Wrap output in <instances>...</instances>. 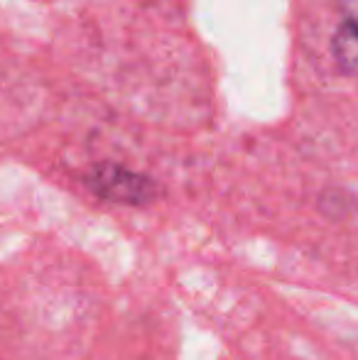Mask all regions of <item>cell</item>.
<instances>
[{
  "instance_id": "3957f363",
  "label": "cell",
  "mask_w": 358,
  "mask_h": 360,
  "mask_svg": "<svg viewBox=\"0 0 358 360\" xmlns=\"http://www.w3.org/2000/svg\"><path fill=\"white\" fill-rule=\"evenodd\" d=\"M339 5V13L344 18V27H351L358 32V0H336Z\"/></svg>"
},
{
  "instance_id": "6da1fadb",
  "label": "cell",
  "mask_w": 358,
  "mask_h": 360,
  "mask_svg": "<svg viewBox=\"0 0 358 360\" xmlns=\"http://www.w3.org/2000/svg\"><path fill=\"white\" fill-rule=\"evenodd\" d=\"M89 186L98 196L115 204H130V206H143L150 204L158 194L155 184L143 174H135L130 169L115 165H101L91 172Z\"/></svg>"
},
{
  "instance_id": "7a4b0ae2",
  "label": "cell",
  "mask_w": 358,
  "mask_h": 360,
  "mask_svg": "<svg viewBox=\"0 0 358 360\" xmlns=\"http://www.w3.org/2000/svg\"><path fill=\"white\" fill-rule=\"evenodd\" d=\"M334 59L346 74H358V32L339 25L334 39H331Z\"/></svg>"
}]
</instances>
